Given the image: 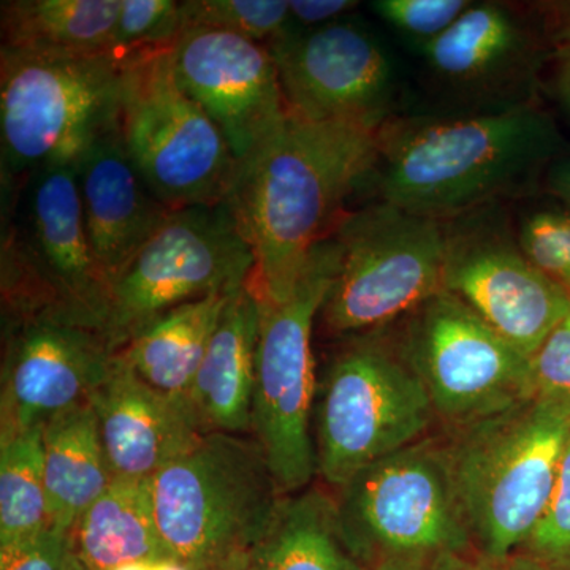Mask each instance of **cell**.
I'll use <instances>...</instances> for the list:
<instances>
[{"mask_svg": "<svg viewBox=\"0 0 570 570\" xmlns=\"http://www.w3.org/2000/svg\"><path fill=\"white\" fill-rule=\"evenodd\" d=\"M444 291L528 358L570 313V296L528 261L498 205L445 223Z\"/></svg>", "mask_w": 570, "mask_h": 570, "instance_id": "5bb4252c", "label": "cell"}, {"mask_svg": "<svg viewBox=\"0 0 570 570\" xmlns=\"http://www.w3.org/2000/svg\"><path fill=\"white\" fill-rule=\"evenodd\" d=\"M528 395L570 419V313L530 356Z\"/></svg>", "mask_w": 570, "mask_h": 570, "instance_id": "d6a6232c", "label": "cell"}, {"mask_svg": "<svg viewBox=\"0 0 570 570\" xmlns=\"http://www.w3.org/2000/svg\"><path fill=\"white\" fill-rule=\"evenodd\" d=\"M69 549V532L47 528L0 543V570H63Z\"/></svg>", "mask_w": 570, "mask_h": 570, "instance_id": "836d02e7", "label": "cell"}, {"mask_svg": "<svg viewBox=\"0 0 570 570\" xmlns=\"http://www.w3.org/2000/svg\"><path fill=\"white\" fill-rule=\"evenodd\" d=\"M520 553L550 570H570V430L549 504Z\"/></svg>", "mask_w": 570, "mask_h": 570, "instance_id": "4dcf8cb0", "label": "cell"}, {"mask_svg": "<svg viewBox=\"0 0 570 570\" xmlns=\"http://www.w3.org/2000/svg\"><path fill=\"white\" fill-rule=\"evenodd\" d=\"M171 62L179 86L219 127L238 164L287 118L275 58L265 45L186 28L171 48Z\"/></svg>", "mask_w": 570, "mask_h": 570, "instance_id": "ac0fdd59", "label": "cell"}, {"mask_svg": "<svg viewBox=\"0 0 570 570\" xmlns=\"http://www.w3.org/2000/svg\"><path fill=\"white\" fill-rule=\"evenodd\" d=\"M474 0H376L371 10L419 50L448 32Z\"/></svg>", "mask_w": 570, "mask_h": 570, "instance_id": "1f68e13d", "label": "cell"}, {"mask_svg": "<svg viewBox=\"0 0 570 570\" xmlns=\"http://www.w3.org/2000/svg\"><path fill=\"white\" fill-rule=\"evenodd\" d=\"M341 264L318 324L326 337L381 332L444 291L445 223L379 202L333 232Z\"/></svg>", "mask_w": 570, "mask_h": 570, "instance_id": "9c48e42d", "label": "cell"}, {"mask_svg": "<svg viewBox=\"0 0 570 570\" xmlns=\"http://www.w3.org/2000/svg\"><path fill=\"white\" fill-rule=\"evenodd\" d=\"M121 0H7L2 47L45 55H105Z\"/></svg>", "mask_w": 570, "mask_h": 570, "instance_id": "484cf974", "label": "cell"}, {"mask_svg": "<svg viewBox=\"0 0 570 570\" xmlns=\"http://www.w3.org/2000/svg\"><path fill=\"white\" fill-rule=\"evenodd\" d=\"M340 264V243L332 235L311 250L291 295L279 302L258 295L250 436L264 450L284 497L307 489L317 478L313 414L318 379L313 330Z\"/></svg>", "mask_w": 570, "mask_h": 570, "instance_id": "ba28073f", "label": "cell"}, {"mask_svg": "<svg viewBox=\"0 0 570 570\" xmlns=\"http://www.w3.org/2000/svg\"><path fill=\"white\" fill-rule=\"evenodd\" d=\"M430 570H550L528 554H505L490 557L478 550L455 551V553L438 554L430 562Z\"/></svg>", "mask_w": 570, "mask_h": 570, "instance_id": "e575fe53", "label": "cell"}, {"mask_svg": "<svg viewBox=\"0 0 570 570\" xmlns=\"http://www.w3.org/2000/svg\"><path fill=\"white\" fill-rule=\"evenodd\" d=\"M333 493L347 546L367 569L474 549L445 433L384 456Z\"/></svg>", "mask_w": 570, "mask_h": 570, "instance_id": "30bf717a", "label": "cell"}, {"mask_svg": "<svg viewBox=\"0 0 570 570\" xmlns=\"http://www.w3.org/2000/svg\"><path fill=\"white\" fill-rule=\"evenodd\" d=\"M354 0H288L292 22L303 29L322 28L332 22L346 20L358 7Z\"/></svg>", "mask_w": 570, "mask_h": 570, "instance_id": "d590c367", "label": "cell"}, {"mask_svg": "<svg viewBox=\"0 0 570 570\" xmlns=\"http://www.w3.org/2000/svg\"><path fill=\"white\" fill-rule=\"evenodd\" d=\"M430 562L423 558L390 557L377 561L370 570H430Z\"/></svg>", "mask_w": 570, "mask_h": 570, "instance_id": "ab89813d", "label": "cell"}, {"mask_svg": "<svg viewBox=\"0 0 570 570\" xmlns=\"http://www.w3.org/2000/svg\"><path fill=\"white\" fill-rule=\"evenodd\" d=\"M543 186L551 197L570 212V154L564 153L554 159L543 176Z\"/></svg>", "mask_w": 570, "mask_h": 570, "instance_id": "74e56055", "label": "cell"}, {"mask_svg": "<svg viewBox=\"0 0 570 570\" xmlns=\"http://www.w3.org/2000/svg\"><path fill=\"white\" fill-rule=\"evenodd\" d=\"M89 403L115 478L151 480L200 434L186 401L149 387L119 354Z\"/></svg>", "mask_w": 570, "mask_h": 570, "instance_id": "d6986e66", "label": "cell"}, {"mask_svg": "<svg viewBox=\"0 0 570 570\" xmlns=\"http://www.w3.org/2000/svg\"><path fill=\"white\" fill-rule=\"evenodd\" d=\"M377 137L381 202L441 223L528 193L568 153L539 104L389 119Z\"/></svg>", "mask_w": 570, "mask_h": 570, "instance_id": "7a4b0ae2", "label": "cell"}, {"mask_svg": "<svg viewBox=\"0 0 570 570\" xmlns=\"http://www.w3.org/2000/svg\"><path fill=\"white\" fill-rule=\"evenodd\" d=\"M553 94L562 112L570 121V48L557 52L553 58Z\"/></svg>", "mask_w": 570, "mask_h": 570, "instance_id": "f35d334b", "label": "cell"}, {"mask_svg": "<svg viewBox=\"0 0 570 570\" xmlns=\"http://www.w3.org/2000/svg\"><path fill=\"white\" fill-rule=\"evenodd\" d=\"M523 254L570 296V212L564 206L524 214L517 228Z\"/></svg>", "mask_w": 570, "mask_h": 570, "instance_id": "f546056e", "label": "cell"}, {"mask_svg": "<svg viewBox=\"0 0 570 570\" xmlns=\"http://www.w3.org/2000/svg\"><path fill=\"white\" fill-rule=\"evenodd\" d=\"M2 328L0 439L88 404L115 363L104 333L67 311L7 318Z\"/></svg>", "mask_w": 570, "mask_h": 570, "instance_id": "2e32d148", "label": "cell"}, {"mask_svg": "<svg viewBox=\"0 0 570 570\" xmlns=\"http://www.w3.org/2000/svg\"><path fill=\"white\" fill-rule=\"evenodd\" d=\"M51 528L41 428L0 439V543Z\"/></svg>", "mask_w": 570, "mask_h": 570, "instance_id": "4316f807", "label": "cell"}, {"mask_svg": "<svg viewBox=\"0 0 570 570\" xmlns=\"http://www.w3.org/2000/svg\"><path fill=\"white\" fill-rule=\"evenodd\" d=\"M216 570H247V551L246 553H238L235 557L228 558Z\"/></svg>", "mask_w": 570, "mask_h": 570, "instance_id": "b9f144b4", "label": "cell"}, {"mask_svg": "<svg viewBox=\"0 0 570 570\" xmlns=\"http://www.w3.org/2000/svg\"><path fill=\"white\" fill-rule=\"evenodd\" d=\"M41 442L51 527L70 534L75 521L116 479L91 403L45 423Z\"/></svg>", "mask_w": 570, "mask_h": 570, "instance_id": "cb8c5ba5", "label": "cell"}, {"mask_svg": "<svg viewBox=\"0 0 570 570\" xmlns=\"http://www.w3.org/2000/svg\"><path fill=\"white\" fill-rule=\"evenodd\" d=\"M376 129L288 112L239 164L228 204L253 246L257 294L284 299L311 250L333 235L347 198L376 171Z\"/></svg>", "mask_w": 570, "mask_h": 570, "instance_id": "6da1fadb", "label": "cell"}, {"mask_svg": "<svg viewBox=\"0 0 570 570\" xmlns=\"http://www.w3.org/2000/svg\"><path fill=\"white\" fill-rule=\"evenodd\" d=\"M122 66L105 55H45L0 47V178L77 168L119 132Z\"/></svg>", "mask_w": 570, "mask_h": 570, "instance_id": "277c9868", "label": "cell"}, {"mask_svg": "<svg viewBox=\"0 0 570 570\" xmlns=\"http://www.w3.org/2000/svg\"><path fill=\"white\" fill-rule=\"evenodd\" d=\"M569 430L568 415L528 397L445 433L474 550L523 549L553 493Z\"/></svg>", "mask_w": 570, "mask_h": 570, "instance_id": "8992f818", "label": "cell"}, {"mask_svg": "<svg viewBox=\"0 0 570 570\" xmlns=\"http://www.w3.org/2000/svg\"><path fill=\"white\" fill-rule=\"evenodd\" d=\"M77 179L86 232L108 288L174 209L142 181L119 132L94 146Z\"/></svg>", "mask_w": 570, "mask_h": 570, "instance_id": "ffe728a7", "label": "cell"}, {"mask_svg": "<svg viewBox=\"0 0 570 570\" xmlns=\"http://www.w3.org/2000/svg\"><path fill=\"white\" fill-rule=\"evenodd\" d=\"M70 551L88 570L171 560L154 517L151 480L116 478L70 534Z\"/></svg>", "mask_w": 570, "mask_h": 570, "instance_id": "603a6c76", "label": "cell"}, {"mask_svg": "<svg viewBox=\"0 0 570 570\" xmlns=\"http://www.w3.org/2000/svg\"><path fill=\"white\" fill-rule=\"evenodd\" d=\"M397 346L448 434L528 400L530 358L459 296L441 291L400 322Z\"/></svg>", "mask_w": 570, "mask_h": 570, "instance_id": "4fadbf2b", "label": "cell"}, {"mask_svg": "<svg viewBox=\"0 0 570 570\" xmlns=\"http://www.w3.org/2000/svg\"><path fill=\"white\" fill-rule=\"evenodd\" d=\"M538 11L554 55L570 48V0L532 3Z\"/></svg>", "mask_w": 570, "mask_h": 570, "instance_id": "8d00e7d4", "label": "cell"}, {"mask_svg": "<svg viewBox=\"0 0 570 570\" xmlns=\"http://www.w3.org/2000/svg\"><path fill=\"white\" fill-rule=\"evenodd\" d=\"M230 295H209L164 314L119 356L149 387L186 401Z\"/></svg>", "mask_w": 570, "mask_h": 570, "instance_id": "d4e9b609", "label": "cell"}, {"mask_svg": "<svg viewBox=\"0 0 570 570\" xmlns=\"http://www.w3.org/2000/svg\"><path fill=\"white\" fill-rule=\"evenodd\" d=\"M184 29L208 28L272 47L295 28L284 0H186Z\"/></svg>", "mask_w": 570, "mask_h": 570, "instance_id": "83f0119b", "label": "cell"}, {"mask_svg": "<svg viewBox=\"0 0 570 570\" xmlns=\"http://www.w3.org/2000/svg\"><path fill=\"white\" fill-rule=\"evenodd\" d=\"M63 570H88L85 566L81 564L80 560L71 553L69 549V553H67L66 564H63Z\"/></svg>", "mask_w": 570, "mask_h": 570, "instance_id": "7bdbcfd3", "label": "cell"}, {"mask_svg": "<svg viewBox=\"0 0 570 570\" xmlns=\"http://www.w3.org/2000/svg\"><path fill=\"white\" fill-rule=\"evenodd\" d=\"M2 321L67 311L100 330L107 284L94 257L77 168L2 179Z\"/></svg>", "mask_w": 570, "mask_h": 570, "instance_id": "52a82bcc", "label": "cell"}, {"mask_svg": "<svg viewBox=\"0 0 570 570\" xmlns=\"http://www.w3.org/2000/svg\"><path fill=\"white\" fill-rule=\"evenodd\" d=\"M247 570H370L341 530L333 490L313 485L281 499L262 538L247 551Z\"/></svg>", "mask_w": 570, "mask_h": 570, "instance_id": "7402d4cb", "label": "cell"}, {"mask_svg": "<svg viewBox=\"0 0 570 570\" xmlns=\"http://www.w3.org/2000/svg\"><path fill=\"white\" fill-rule=\"evenodd\" d=\"M151 497L168 557L216 570L253 549L284 494L253 436L200 433L154 475Z\"/></svg>", "mask_w": 570, "mask_h": 570, "instance_id": "3957f363", "label": "cell"}, {"mask_svg": "<svg viewBox=\"0 0 570 570\" xmlns=\"http://www.w3.org/2000/svg\"><path fill=\"white\" fill-rule=\"evenodd\" d=\"M115 570H189L174 560L141 561Z\"/></svg>", "mask_w": 570, "mask_h": 570, "instance_id": "60d3db41", "label": "cell"}, {"mask_svg": "<svg viewBox=\"0 0 570 570\" xmlns=\"http://www.w3.org/2000/svg\"><path fill=\"white\" fill-rule=\"evenodd\" d=\"M268 50L291 115L376 130L389 121L395 71L381 41L358 22L294 28Z\"/></svg>", "mask_w": 570, "mask_h": 570, "instance_id": "e0dca14e", "label": "cell"}, {"mask_svg": "<svg viewBox=\"0 0 570 570\" xmlns=\"http://www.w3.org/2000/svg\"><path fill=\"white\" fill-rule=\"evenodd\" d=\"M254 279V277H253ZM253 279L228 298L186 403L200 433L250 436L261 299Z\"/></svg>", "mask_w": 570, "mask_h": 570, "instance_id": "44dd1931", "label": "cell"}, {"mask_svg": "<svg viewBox=\"0 0 570 570\" xmlns=\"http://www.w3.org/2000/svg\"><path fill=\"white\" fill-rule=\"evenodd\" d=\"M183 31L181 2L121 0L110 55L122 63L142 52L170 50Z\"/></svg>", "mask_w": 570, "mask_h": 570, "instance_id": "f1b7e54d", "label": "cell"}, {"mask_svg": "<svg viewBox=\"0 0 570 570\" xmlns=\"http://www.w3.org/2000/svg\"><path fill=\"white\" fill-rule=\"evenodd\" d=\"M428 75L461 112L539 104L554 51L532 3L472 2L459 21L423 47Z\"/></svg>", "mask_w": 570, "mask_h": 570, "instance_id": "9a60e30c", "label": "cell"}, {"mask_svg": "<svg viewBox=\"0 0 570 570\" xmlns=\"http://www.w3.org/2000/svg\"><path fill=\"white\" fill-rule=\"evenodd\" d=\"M254 275L253 246L228 202L174 209L108 284L100 332L118 354L164 314L234 294Z\"/></svg>", "mask_w": 570, "mask_h": 570, "instance_id": "7c38bea8", "label": "cell"}, {"mask_svg": "<svg viewBox=\"0 0 570 570\" xmlns=\"http://www.w3.org/2000/svg\"><path fill=\"white\" fill-rule=\"evenodd\" d=\"M121 66L119 137L157 200L170 209L227 202L238 160L219 127L176 80L171 48L142 52Z\"/></svg>", "mask_w": 570, "mask_h": 570, "instance_id": "8fae6325", "label": "cell"}, {"mask_svg": "<svg viewBox=\"0 0 570 570\" xmlns=\"http://www.w3.org/2000/svg\"><path fill=\"white\" fill-rule=\"evenodd\" d=\"M313 417L317 478L330 490L438 425L425 385L389 328L340 341L317 382Z\"/></svg>", "mask_w": 570, "mask_h": 570, "instance_id": "5b68a950", "label": "cell"}]
</instances>
